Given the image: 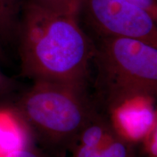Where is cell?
Segmentation results:
<instances>
[{"instance_id":"cell-9","label":"cell","mask_w":157,"mask_h":157,"mask_svg":"<svg viewBox=\"0 0 157 157\" xmlns=\"http://www.w3.org/2000/svg\"><path fill=\"white\" fill-rule=\"evenodd\" d=\"M37 5L56 13L77 16L84 0H31Z\"/></svg>"},{"instance_id":"cell-13","label":"cell","mask_w":157,"mask_h":157,"mask_svg":"<svg viewBox=\"0 0 157 157\" xmlns=\"http://www.w3.org/2000/svg\"><path fill=\"white\" fill-rule=\"evenodd\" d=\"M130 1L146 9L153 17L157 19L156 0H130Z\"/></svg>"},{"instance_id":"cell-12","label":"cell","mask_w":157,"mask_h":157,"mask_svg":"<svg viewBox=\"0 0 157 157\" xmlns=\"http://www.w3.org/2000/svg\"><path fill=\"white\" fill-rule=\"evenodd\" d=\"M4 157H45V156L33 148L32 146H28L13 151Z\"/></svg>"},{"instance_id":"cell-1","label":"cell","mask_w":157,"mask_h":157,"mask_svg":"<svg viewBox=\"0 0 157 157\" xmlns=\"http://www.w3.org/2000/svg\"><path fill=\"white\" fill-rule=\"evenodd\" d=\"M21 74L33 82L87 90L95 44L77 16L25 2L18 34Z\"/></svg>"},{"instance_id":"cell-5","label":"cell","mask_w":157,"mask_h":157,"mask_svg":"<svg viewBox=\"0 0 157 157\" xmlns=\"http://www.w3.org/2000/svg\"><path fill=\"white\" fill-rule=\"evenodd\" d=\"M151 102L139 101L124 105L111 115L115 127L135 143L141 142L156 124Z\"/></svg>"},{"instance_id":"cell-6","label":"cell","mask_w":157,"mask_h":157,"mask_svg":"<svg viewBox=\"0 0 157 157\" xmlns=\"http://www.w3.org/2000/svg\"><path fill=\"white\" fill-rule=\"evenodd\" d=\"M32 146L23 125L10 109L0 110V157Z\"/></svg>"},{"instance_id":"cell-11","label":"cell","mask_w":157,"mask_h":157,"mask_svg":"<svg viewBox=\"0 0 157 157\" xmlns=\"http://www.w3.org/2000/svg\"><path fill=\"white\" fill-rule=\"evenodd\" d=\"M17 86L13 78L7 76L0 71V98L14 92Z\"/></svg>"},{"instance_id":"cell-8","label":"cell","mask_w":157,"mask_h":157,"mask_svg":"<svg viewBox=\"0 0 157 157\" xmlns=\"http://www.w3.org/2000/svg\"><path fill=\"white\" fill-rule=\"evenodd\" d=\"M136 144L116 127L99 148V157H129L134 151Z\"/></svg>"},{"instance_id":"cell-14","label":"cell","mask_w":157,"mask_h":157,"mask_svg":"<svg viewBox=\"0 0 157 157\" xmlns=\"http://www.w3.org/2000/svg\"><path fill=\"white\" fill-rule=\"evenodd\" d=\"M7 58H6V56L5 52H4L2 47L1 43H0V63L5 62Z\"/></svg>"},{"instance_id":"cell-15","label":"cell","mask_w":157,"mask_h":157,"mask_svg":"<svg viewBox=\"0 0 157 157\" xmlns=\"http://www.w3.org/2000/svg\"><path fill=\"white\" fill-rule=\"evenodd\" d=\"M129 157H142V156H140V155L137 154V152H136V151H135V149L134 151H133L132 154H131V155Z\"/></svg>"},{"instance_id":"cell-7","label":"cell","mask_w":157,"mask_h":157,"mask_svg":"<svg viewBox=\"0 0 157 157\" xmlns=\"http://www.w3.org/2000/svg\"><path fill=\"white\" fill-rule=\"evenodd\" d=\"M24 0H0V42L17 37Z\"/></svg>"},{"instance_id":"cell-4","label":"cell","mask_w":157,"mask_h":157,"mask_svg":"<svg viewBox=\"0 0 157 157\" xmlns=\"http://www.w3.org/2000/svg\"><path fill=\"white\" fill-rule=\"evenodd\" d=\"M89 19L102 36L138 39L157 47L156 18L130 0H84Z\"/></svg>"},{"instance_id":"cell-3","label":"cell","mask_w":157,"mask_h":157,"mask_svg":"<svg viewBox=\"0 0 157 157\" xmlns=\"http://www.w3.org/2000/svg\"><path fill=\"white\" fill-rule=\"evenodd\" d=\"M94 101L111 116L132 102L157 95V47L138 39L102 36L95 44Z\"/></svg>"},{"instance_id":"cell-10","label":"cell","mask_w":157,"mask_h":157,"mask_svg":"<svg viewBox=\"0 0 157 157\" xmlns=\"http://www.w3.org/2000/svg\"><path fill=\"white\" fill-rule=\"evenodd\" d=\"M157 125L154 126L141 141L143 143V151L147 155V157H157Z\"/></svg>"},{"instance_id":"cell-2","label":"cell","mask_w":157,"mask_h":157,"mask_svg":"<svg viewBox=\"0 0 157 157\" xmlns=\"http://www.w3.org/2000/svg\"><path fill=\"white\" fill-rule=\"evenodd\" d=\"M30 142L53 156L77 146L83 129L102 112L87 90L34 82L10 109Z\"/></svg>"}]
</instances>
